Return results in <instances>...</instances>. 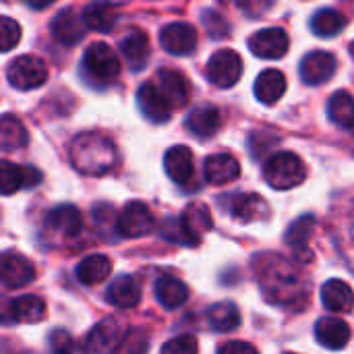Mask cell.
I'll return each instance as SVG.
<instances>
[{
	"instance_id": "44",
	"label": "cell",
	"mask_w": 354,
	"mask_h": 354,
	"mask_svg": "<svg viewBox=\"0 0 354 354\" xmlns=\"http://www.w3.org/2000/svg\"><path fill=\"white\" fill-rule=\"evenodd\" d=\"M25 354H33V353H25Z\"/></svg>"
},
{
	"instance_id": "35",
	"label": "cell",
	"mask_w": 354,
	"mask_h": 354,
	"mask_svg": "<svg viewBox=\"0 0 354 354\" xmlns=\"http://www.w3.org/2000/svg\"><path fill=\"white\" fill-rule=\"evenodd\" d=\"M328 114L332 122L342 127L344 131H353L354 127V102L348 91H338L328 102Z\"/></svg>"
},
{
	"instance_id": "18",
	"label": "cell",
	"mask_w": 354,
	"mask_h": 354,
	"mask_svg": "<svg viewBox=\"0 0 354 354\" xmlns=\"http://www.w3.org/2000/svg\"><path fill=\"white\" fill-rule=\"evenodd\" d=\"M164 168L166 174L176 185H189L195 178V160L193 151L185 145H174L164 156Z\"/></svg>"
},
{
	"instance_id": "19",
	"label": "cell",
	"mask_w": 354,
	"mask_h": 354,
	"mask_svg": "<svg viewBox=\"0 0 354 354\" xmlns=\"http://www.w3.org/2000/svg\"><path fill=\"white\" fill-rule=\"evenodd\" d=\"M203 174L209 185H228L241 176V164L232 153H214L205 160Z\"/></svg>"
},
{
	"instance_id": "38",
	"label": "cell",
	"mask_w": 354,
	"mask_h": 354,
	"mask_svg": "<svg viewBox=\"0 0 354 354\" xmlns=\"http://www.w3.org/2000/svg\"><path fill=\"white\" fill-rule=\"evenodd\" d=\"M21 41V25L10 19L0 15V54L12 50Z\"/></svg>"
},
{
	"instance_id": "33",
	"label": "cell",
	"mask_w": 354,
	"mask_h": 354,
	"mask_svg": "<svg viewBox=\"0 0 354 354\" xmlns=\"http://www.w3.org/2000/svg\"><path fill=\"white\" fill-rule=\"evenodd\" d=\"M116 6L106 4V2H93L83 8V25L93 29V31H110L116 25Z\"/></svg>"
},
{
	"instance_id": "25",
	"label": "cell",
	"mask_w": 354,
	"mask_h": 354,
	"mask_svg": "<svg viewBox=\"0 0 354 354\" xmlns=\"http://www.w3.org/2000/svg\"><path fill=\"white\" fill-rule=\"evenodd\" d=\"M222 124V114L214 106H201L195 108L189 118H187V129L197 137V139H209L218 133Z\"/></svg>"
},
{
	"instance_id": "11",
	"label": "cell",
	"mask_w": 354,
	"mask_h": 354,
	"mask_svg": "<svg viewBox=\"0 0 354 354\" xmlns=\"http://www.w3.org/2000/svg\"><path fill=\"white\" fill-rule=\"evenodd\" d=\"M153 85L158 87V91L162 93V97L168 102V106L172 110L183 108L189 97H191V85L189 79L174 68H162L158 73V79L153 81Z\"/></svg>"
},
{
	"instance_id": "22",
	"label": "cell",
	"mask_w": 354,
	"mask_h": 354,
	"mask_svg": "<svg viewBox=\"0 0 354 354\" xmlns=\"http://www.w3.org/2000/svg\"><path fill=\"white\" fill-rule=\"evenodd\" d=\"M120 52L122 58L127 60V64L133 71H141L145 68L149 54H151V46H149V37L145 31L141 29H133L122 41H120Z\"/></svg>"
},
{
	"instance_id": "12",
	"label": "cell",
	"mask_w": 354,
	"mask_h": 354,
	"mask_svg": "<svg viewBox=\"0 0 354 354\" xmlns=\"http://www.w3.org/2000/svg\"><path fill=\"white\" fill-rule=\"evenodd\" d=\"M336 68H338V60L334 54L315 50L301 60V79L307 85H322L336 75Z\"/></svg>"
},
{
	"instance_id": "1",
	"label": "cell",
	"mask_w": 354,
	"mask_h": 354,
	"mask_svg": "<svg viewBox=\"0 0 354 354\" xmlns=\"http://www.w3.org/2000/svg\"><path fill=\"white\" fill-rule=\"evenodd\" d=\"M255 272L266 299L274 305H288L307 295L299 272L280 255H259L255 259Z\"/></svg>"
},
{
	"instance_id": "15",
	"label": "cell",
	"mask_w": 354,
	"mask_h": 354,
	"mask_svg": "<svg viewBox=\"0 0 354 354\" xmlns=\"http://www.w3.org/2000/svg\"><path fill=\"white\" fill-rule=\"evenodd\" d=\"M160 44L174 56H187L197 48V31L189 23H170L160 33Z\"/></svg>"
},
{
	"instance_id": "21",
	"label": "cell",
	"mask_w": 354,
	"mask_h": 354,
	"mask_svg": "<svg viewBox=\"0 0 354 354\" xmlns=\"http://www.w3.org/2000/svg\"><path fill=\"white\" fill-rule=\"evenodd\" d=\"M83 220H81V212L75 205H58L56 209H52L48 214L46 220V228L62 239H71L77 236L81 232Z\"/></svg>"
},
{
	"instance_id": "39",
	"label": "cell",
	"mask_w": 354,
	"mask_h": 354,
	"mask_svg": "<svg viewBox=\"0 0 354 354\" xmlns=\"http://www.w3.org/2000/svg\"><path fill=\"white\" fill-rule=\"evenodd\" d=\"M162 354H199L197 338L191 334H183L162 346Z\"/></svg>"
},
{
	"instance_id": "13",
	"label": "cell",
	"mask_w": 354,
	"mask_h": 354,
	"mask_svg": "<svg viewBox=\"0 0 354 354\" xmlns=\"http://www.w3.org/2000/svg\"><path fill=\"white\" fill-rule=\"evenodd\" d=\"M39 180V170L31 166H17L8 160H0V195H15L21 189L35 187Z\"/></svg>"
},
{
	"instance_id": "10",
	"label": "cell",
	"mask_w": 354,
	"mask_h": 354,
	"mask_svg": "<svg viewBox=\"0 0 354 354\" xmlns=\"http://www.w3.org/2000/svg\"><path fill=\"white\" fill-rule=\"evenodd\" d=\"M288 33L280 27L261 29L249 37V50L263 60H278L288 52Z\"/></svg>"
},
{
	"instance_id": "29",
	"label": "cell",
	"mask_w": 354,
	"mask_h": 354,
	"mask_svg": "<svg viewBox=\"0 0 354 354\" xmlns=\"http://www.w3.org/2000/svg\"><path fill=\"white\" fill-rule=\"evenodd\" d=\"M112 272V261L104 255H89L77 266V280L85 286L102 284Z\"/></svg>"
},
{
	"instance_id": "20",
	"label": "cell",
	"mask_w": 354,
	"mask_h": 354,
	"mask_svg": "<svg viewBox=\"0 0 354 354\" xmlns=\"http://www.w3.org/2000/svg\"><path fill=\"white\" fill-rule=\"evenodd\" d=\"M315 338L330 351H342L351 342V326L340 317H322L315 324Z\"/></svg>"
},
{
	"instance_id": "23",
	"label": "cell",
	"mask_w": 354,
	"mask_h": 354,
	"mask_svg": "<svg viewBox=\"0 0 354 354\" xmlns=\"http://www.w3.org/2000/svg\"><path fill=\"white\" fill-rule=\"evenodd\" d=\"M106 299L116 309H135L141 301V286L133 276H120L108 286Z\"/></svg>"
},
{
	"instance_id": "7",
	"label": "cell",
	"mask_w": 354,
	"mask_h": 354,
	"mask_svg": "<svg viewBox=\"0 0 354 354\" xmlns=\"http://www.w3.org/2000/svg\"><path fill=\"white\" fill-rule=\"evenodd\" d=\"M156 218L143 201H131L118 216V232L127 239L145 236L153 230Z\"/></svg>"
},
{
	"instance_id": "45",
	"label": "cell",
	"mask_w": 354,
	"mask_h": 354,
	"mask_svg": "<svg viewBox=\"0 0 354 354\" xmlns=\"http://www.w3.org/2000/svg\"><path fill=\"white\" fill-rule=\"evenodd\" d=\"M288 354H295V353H288Z\"/></svg>"
},
{
	"instance_id": "40",
	"label": "cell",
	"mask_w": 354,
	"mask_h": 354,
	"mask_svg": "<svg viewBox=\"0 0 354 354\" xmlns=\"http://www.w3.org/2000/svg\"><path fill=\"white\" fill-rule=\"evenodd\" d=\"M203 23H205V29H207L209 37H214V39L228 37V33H230V25H228L226 19H224L222 15H218L216 10H205Z\"/></svg>"
},
{
	"instance_id": "4",
	"label": "cell",
	"mask_w": 354,
	"mask_h": 354,
	"mask_svg": "<svg viewBox=\"0 0 354 354\" xmlns=\"http://www.w3.org/2000/svg\"><path fill=\"white\" fill-rule=\"evenodd\" d=\"M6 77L15 89L29 91V89H37L39 85L46 83L48 66L41 58H37L33 54H23L8 64Z\"/></svg>"
},
{
	"instance_id": "41",
	"label": "cell",
	"mask_w": 354,
	"mask_h": 354,
	"mask_svg": "<svg viewBox=\"0 0 354 354\" xmlns=\"http://www.w3.org/2000/svg\"><path fill=\"white\" fill-rule=\"evenodd\" d=\"M48 344L52 354H75V340L66 330H54L48 336Z\"/></svg>"
},
{
	"instance_id": "36",
	"label": "cell",
	"mask_w": 354,
	"mask_h": 354,
	"mask_svg": "<svg viewBox=\"0 0 354 354\" xmlns=\"http://www.w3.org/2000/svg\"><path fill=\"white\" fill-rule=\"evenodd\" d=\"M315 226H317V222H315V218L313 216H301L299 220H295L290 226H288V230H286V243L297 251V253H301L303 249H307V243H309V239L313 236V232H315Z\"/></svg>"
},
{
	"instance_id": "5",
	"label": "cell",
	"mask_w": 354,
	"mask_h": 354,
	"mask_svg": "<svg viewBox=\"0 0 354 354\" xmlns=\"http://www.w3.org/2000/svg\"><path fill=\"white\" fill-rule=\"evenodd\" d=\"M83 68L97 81H112L120 75L122 62L118 54L104 41H93L83 56Z\"/></svg>"
},
{
	"instance_id": "26",
	"label": "cell",
	"mask_w": 354,
	"mask_h": 354,
	"mask_svg": "<svg viewBox=\"0 0 354 354\" xmlns=\"http://www.w3.org/2000/svg\"><path fill=\"white\" fill-rule=\"evenodd\" d=\"M324 307L332 313H351L353 311V288L344 280H328L322 286Z\"/></svg>"
},
{
	"instance_id": "16",
	"label": "cell",
	"mask_w": 354,
	"mask_h": 354,
	"mask_svg": "<svg viewBox=\"0 0 354 354\" xmlns=\"http://www.w3.org/2000/svg\"><path fill=\"white\" fill-rule=\"evenodd\" d=\"M52 37L62 46H75L85 35V25L75 8H62L56 12V17L50 23Z\"/></svg>"
},
{
	"instance_id": "3",
	"label": "cell",
	"mask_w": 354,
	"mask_h": 354,
	"mask_svg": "<svg viewBox=\"0 0 354 354\" xmlns=\"http://www.w3.org/2000/svg\"><path fill=\"white\" fill-rule=\"evenodd\" d=\"M307 176L305 162L292 151H280L268 160L263 166V178L270 187L278 191H288L299 187Z\"/></svg>"
},
{
	"instance_id": "9",
	"label": "cell",
	"mask_w": 354,
	"mask_h": 354,
	"mask_svg": "<svg viewBox=\"0 0 354 354\" xmlns=\"http://www.w3.org/2000/svg\"><path fill=\"white\" fill-rule=\"evenodd\" d=\"M124 332L116 319L100 322L85 340V354H116L122 344Z\"/></svg>"
},
{
	"instance_id": "2",
	"label": "cell",
	"mask_w": 354,
	"mask_h": 354,
	"mask_svg": "<svg viewBox=\"0 0 354 354\" xmlns=\"http://www.w3.org/2000/svg\"><path fill=\"white\" fill-rule=\"evenodd\" d=\"M71 162L81 174L104 176L116 166L118 151L112 139H108L106 135L81 133L71 143Z\"/></svg>"
},
{
	"instance_id": "34",
	"label": "cell",
	"mask_w": 354,
	"mask_h": 354,
	"mask_svg": "<svg viewBox=\"0 0 354 354\" xmlns=\"http://www.w3.org/2000/svg\"><path fill=\"white\" fill-rule=\"evenodd\" d=\"M348 25L346 17L334 8H322L311 19V31L319 37H334Z\"/></svg>"
},
{
	"instance_id": "24",
	"label": "cell",
	"mask_w": 354,
	"mask_h": 354,
	"mask_svg": "<svg viewBox=\"0 0 354 354\" xmlns=\"http://www.w3.org/2000/svg\"><path fill=\"white\" fill-rule=\"evenodd\" d=\"M286 87L288 83H286L284 73L276 68H268L255 81V97L266 106H274L282 100V95L286 93Z\"/></svg>"
},
{
	"instance_id": "37",
	"label": "cell",
	"mask_w": 354,
	"mask_h": 354,
	"mask_svg": "<svg viewBox=\"0 0 354 354\" xmlns=\"http://www.w3.org/2000/svg\"><path fill=\"white\" fill-rule=\"evenodd\" d=\"M160 234L170 241V243H176V245H187V247H197L201 241H197L195 236L189 234V230L185 228V224L180 222V218H166L162 222V228H160Z\"/></svg>"
},
{
	"instance_id": "27",
	"label": "cell",
	"mask_w": 354,
	"mask_h": 354,
	"mask_svg": "<svg viewBox=\"0 0 354 354\" xmlns=\"http://www.w3.org/2000/svg\"><path fill=\"white\" fill-rule=\"evenodd\" d=\"M156 299L164 309H178L189 299V288L174 276H162L156 282Z\"/></svg>"
},
{
	"instance_id": "32",
	"label": "cell",
	"mask_w": 354,
	"mask_h": 354,
	"mask_svg": "<svg viewBox=\"0 0 354 354\" xmlns=\"http://www.w3.org/2000/svg\"><path fill=\"white\" fill-rule=\"evenodd\" d=\"M46 317V303L35 295H23L12 299L15 324H35Z\"/></svg>"
},
{
	"instance_id": "8",
	"label": "cell",
	"mask_w": 354,
	"mask_h": 354,
	"mask_svg": "<svg viewBox=\"0 0 354 354\" xmlns=\"http://www.w3.org/2000/svg\"><path fill=\"white\" fill-rule=\"evenodd\" d=\"M222 199H228L226 207H228L232 220L239 224H251L257 220H266L270 214V205L266 203V199L255 193H236V195H228Z\"/></svg>"
},
{
	"instance_id": "43",
	"label": "cell",
	"mask_w": 354,
	"mask_h": 354,
	"mask_svg": "<svg viewBox=\"0 0 354 354\" xmlns=\"http://www.w3.org/2000/svg\"><path fill=\"white\" fill-rule=\"evenodd\" d=\"M6 324H15V319H12V299L0 295V326H6Z\"/></svg>"
},
{
	"instance_id": "17",
	"label": "cell",
	"mask_w": 354,
	"mask_h": 354,
	"mask_svg": "<svg viewBox=\"0 0 354 354\" xmlns=\"http://www.w3.org/2000/svg\"><path fill=\"white\" fill-rule=\"evenodd\" d=\"M137 104L141 114L156 124H162L170 118L172 108L168 106V102L162 97V93L158 91V87L153 85V81H147L139 87L137 91Z\"/></svg>"
},
{
	"instance_id": "14",
	"label": "cell",
	"mask_w": 354,
	"mask_h": 354,
	"mask_svg": "<svg viewBox=\"0 0 354 354\" xmlns=\"http://www.w3.org/2000/svg\"><path fill=\"white\" fill-rule=\"evenodd\" d=\"M35 278V268L29 259L17 253H0V284L6 288H23Z\"/></svg>"
},
{
	"instance_id": "28",
	"label": "cell",
	"mask_w": 354,
	"mask_h": 354,
	"mask_svg": "<svg viewBox=\"0 0 354 354\" xmlns=\"http://www.w3.org/2000/svg\"><path fill=\"white\" fill-rule=\"evenodd\" d=\"M205 319L214 332H222V334H228L241 326V313H239L236 305L228 303V301L212 305L205 313Z\"/></svg>"
},
{
	"instance_id": "31",
	"label": "cell",
	"mask_w": 354,
	"mask_h": 354,
	"mask_svg": "<svg viewBox=\"0 0 354 354\" xmlns=\"http://www.w3.org/2000/svg\"><path fill=\"white\" fill-rule=\"evenodd\" d=\"M180 222L185 224V228L189 230L191 236H195L197 241H201V234L203 232H209L214 228V220H212V212L205 203H191L183 216H180Z\"/></svg>"
},
{
	"instance_id": "30",
	"label": "cell",
	"mask_w": 354,
	"mask_h": 354,
	"mask_svg": "<svg viewBox=\"0 0 354 354\" xmlns=\"http://www.w3.org/2000/svg\"><path fill=\"white\" fill-rule=\"evenodd\" d=\"M27 141H29L27 129L23 127V122L17 116H12V114L0 116V149L17 151V149L25 147Z\"/></svg>"
},
{
	"instance_id": "42",
	"label": "cell",
	"mask_w": 354,
	"mask_h": 354,
	"mask_svg": "<svg viewBox=\"0 0 354 354\" xmlns=\"http://www.w3.org/2000/svg\"><path fill=\"white\" fill-rule=\"evenodd\" d=\"M218 354H259V351H257L253 344H249V342H239V340H234V342L222 344Z\"/></svg>"
},
{
	"instance_id": "6",
	"label": "cell",
	"mask_w": 354,
	"mask_h": 354,
	"mask_svg": "<svg viewBox=\"0 0 354 354\" xmlns=\"http://www.w3.org/2000/svg\"><path fill=\"white\" fill-rule=\"evenodd\" d=\"M205 75L216 87L228 89L243 77V58L234 50H218L207 60Z\"/></svg>"
}]
</instances>
